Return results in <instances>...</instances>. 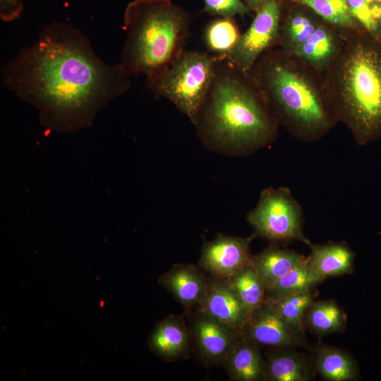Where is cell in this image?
I'll use <instances>...</instances> for the list:
<instances>
[{"mask_svg": "<svg viewBox=\"0 0 381 381\" xmlns=\"http://www.w3.org/2000/svg\"><path fill=\"white\" fill-rule=\"evenodd\" d=\"M373 1L381 5V0H372Z\"/></svg>", "mask_w": 381, "mask_h": 381, "instance_id": "32", "label": "cell"}, {"mask_svg": "<svg viewBox=\"0 0 381 381\" xmlns=\"http://www.w3.org/2000/svg\"><path fill=\"white\" fill-rule=\"evenodd\" d=\"M248 6L254 11H258L265 0H244Z\"/></svg>", "mask_w": 381, "mask_h": 381, "instance_id": "31", "label": "cell"}, {"mask_svg": "<svg viewBox=\"0 0 381 381\" xmlns=\"http://www.w3.org/2000/svg\"><path fill=\"white\" fill-rule=\"evenodd\" d=\"M252 239L253 236L217 235L202 246L199 267L210 276L229 279L250 264Z\"/></svg>", "mask_w": 381, "mask_h": 381, "instance_id": "11", "label": "cell"}, {"mask_svg": "<svg viewBox=\"0 0 381 381\" xmlns=\"http://www.w3.org/2000/svg\"><path fill=\"white\" fill-rule=\"evenodd\" d=\"M339 49L322 73L325 99L354 141L381 139V39L361 25L341 29Z\"/></svg>", "mask_w": 381, "mask_h": 381, "instance_id": "3", "label": "cell"}, {"mask_svg": "<svg viewBox=\"0 0 381 381\" xmlns=\"http://www.w3.org/2000/svg\"><path fill=\"white\" fill-rule=\"evenodd\" d=\"M380 39H381V37H380Z\"/></svg>", "mask_w": 381, "mask_h": 381, "instance_id": "33", "label": "cell"}, {"mask_svg": "<svg viewBox=\"0 0 381 381\" xmlns=\"http://www.w3.org/2000/svg\"><path fill=\"white\" fill-rule=\"evenodd\" d=\"M317 295L318 292L314 289L265 301L284 320L304 333L306 314Z\"/></svg>", "mask_w": 381, "mask_h": 381, "instance_id": "24", "label": "cell"}, {"mask_svg": "<svg viewBox=\"0 0 381 381\" xmlns=\"http://www.w3.org/2000/svg\"><path fill=\"white\" fill-rule=\"evenodd\" d=\"M191 344L189 328L185 320L181 316L174 314L158 322L147 339L150 351L167 362L188 358Z\"/></svg>", "mask_w": 381, "mask_h": 381, "instance_id": "13", "label": "cell"}, {"mask_svg": "<svg viewBox=\"0 0 381 381\" xmlns=\"http://www.w3.org/2000/svg\"><path fill=\"white\" fill-rule=\"evenodd\" d=\"M291 11L283 23L281 21L278 47L294 53L312 35L323 20L309 8L299 5Z\"/></svg>", "mask_w": 381, "mask_h": 381, "instance_id": "20", "label": "cell"}, {"mask_svg": "<svg viewBox=\"0 0 381 381\" xmlns=\"http://www.w3.org/2000/svg\"><path fill=\"white\" fill-rule=\"evenodd\" d=\"M313 363L315 371L327 381H352L358 378L355 360L335 347L320 346L315 350Z\"/></svg>", "mask_w": 381, "mask_h": 381, "instance_id": "21", "label": "cell"}, {"mask_svg": "<svg viewBox=\"0 0 381 381\" xmlns=\"http://www.w3.org/2000/svg\"><path fill=\"white\" fill-rule=\"evenodd\" d=\"M324 280L315 272L306 257L266 291L265 300H276L290 294L314 289Z\"/></svg>", "mask_w": 381, "mask_h": 381, "instance_id": "23", "label": "cell"}, {"mask_svg": "<svg viewBox=\"0 0 381 381\" xmlns=\"http://www.w3.org/2000/svg\"><path fill=\"white\" fill-rule=\"evenodd\" d=\"M226 279L250 312L265 302L266 289L250 264Z\"/></svg>", "mask_w": 381, "mask_h": 381, "instance_id": "25", "label": "cell"}, {"mask_svg": "<svg viewBox=\"0 0 381 381\" xmlns=\"http://www.w3.org/2000/svg\"><path fill=\"white\" fill-rule=\"evenodd\" d=\"M218 59V55L184 50L170 65L147 75V86L192 121L208 92Z\"/></svg>", "mask_w": 381, "mask_h": 381, "instance_id": "6", "label": "cell"}, {"mask_svg": "<svg viewBox=\"0 0 381 381\" xmlns=\"http://www.w3.org/2000/svg\"><path fill=\"white\" fill-rule=\"evenodd\" d=\"M265 381H310L315 369L313 360L295 349H272L265 353Z\"/></svg>", "mask_w": 381, "mask_h": 381, "instance_id": "16", "label": "cell"}, {"mask_svg": "<svg viewBox=\"0 0 381 381\" xmlns=\"http://www.w3.org/2000/svg\"><path fill=\"white\" fill-rule=\"evenodd\" d=\"M349 9L363 29L373 36L381 37V5L372 0H346Z\"/></svg>", "mask_w": 381, "mask_h": 381, "instance_id": "28", "label": "cell"}, {"mask_svg": "<svg viewBox=\"0 0 381 381\" xmlns=\"http://www.w3.org/2000/svg\"><path fill=\"white\" fill-rule=\"evenodd\" d=\"M222 365L231 380H265L266 359L260 347L242 334Z\"/></svg>", "mask_w": 381, "mask_h": 381, "instance_id": "17", "label": "cell"}, {"mask_svg": "<svg viewBox=\"0 0 381 381\" xmlns=\"http://www.w3.org/2000/svg\"><path fill=\"white\" fill-rule=\"evenodd\" d=\"M279 0H265L248 28L241 34L234 49L224 57L239 70L248 73L267 51L279 46L282 21Z\"/></svg>", "mask_w": 381, "mask_h": 381, "instance_id": "8", "label": "cell"}, {"mask_svg": "<svg viewBox=\"0 0 381 381\" xmlns=\"http://www.w3.org/2000/svg\"><path fill=\"white\" fill-rule=\"evenodd\" d=\"M248 73L279 124L295 138L315 142L337 124L324 95L321 74L297 56L272 48Z\"/></svg>", "mask_w": 381, "mask_h": 381, "instance_id": "4", "label": "cell"}, {"mask_svg": "<svg viewBox=\"0 0 381 381\" xmlns=\"http://www.w3.org/2000/svg\"><path fill=\"white\" fill-rule=\"evenodd\" d=\"M208 278L200 267L178 263L163 273L158 282L183 307L190 309L198 307L202 301Z\"/></svg>", "mask_w": 381, "mask_h": 381, "instance_id": "14", "label": "cell"}, {"mask_svg": "<svg viewBox=\"0 0 381 381\" xmlns=\"http://www.w3.org/2000/svg\"><path fill=\"white\" fill-rule=\"evenodd\" d=\"M188 328L197 353L210 365H222L241 336L238 331L200 309L189 315Z\"/></svg>", "mask_w": 381, "mask_h": 381, "instance_id": "9", "label": "cell"}, {"mask_svg": "<svg viewBox=\"0 0 381 381\" xmlns=\"http://www.w3.org/2000/svg\"><path fill=\"white\" fill-rule=\"evenodd\" d=\"M192 122L214 149L250 154L277 138L279 123L248 73L219 56L214 76Z\"/></svg>", "mask_w": 381, "mask_h": 381, "instance_id": "2", "label": "cell"}, {"mask_svg": "<svg viewBox=\"0 0 381 381\" xmlns=\"http://www.w3.org/2000/svg\"><path fill=\"white\" fill-rule=\"evenodd\" d=\"M4 85L34 106L42 123L70 132L92 124L99 111L126 93L131 76L109 64L77 28L54 22L1 70Z\"/></svg>", "mask_w": 381, "mask_h": 381, "instance_id": "1", "label": "cell"}, {"mask_svg": "<svg viewBox=\"0 0 381 381\" xmlns=\"http://www.w3.org/2000/svg\"><path fill=\"white\" fill-rule=\"evenodd\" d=\"M205 11L219 17L233 18L237 15H248L250 8L242 0H203Z\"/></svg>", "mask_w": 381, "mask_h": 381, "instance_id": "29", "label": "cell"}, {"mask_svg": "<svg viewBox=\"0 0 381 381\" xmlns=\"http://www.w3.org/2000/svg\"><path fill=\"white\" fill-rule=\"evenodd\" d=\"M241 334L260 347L271 349L306 345L304 333L284 320L265 301L250 312Z\"/></svg>", "mask_w": 381, "mask_h": 381, "instance_id": "10", "label": "cell"}, {"mask_svg": "<svg viewBox=\"0 0 381 381\" xmlns=\"http://www.w3.org/2000/svg\"><path fill=\"white\" fill-rule=\"evenodd\" d=\"M309 264L322 279L351 274L356 254L345 242H330L308 246Z\"/></svg>", "mask_w": 381, "mask_h": 381, "instance_id": "18", "label": "cell"}, {"mask_svg": "<svg viewBox=\"0 0 381 381\" xmlns=\"http://www.w3.org/2000/svg\"><path fill=\"white\" fill-rule=\"evenodd\" d=\"M190 22L171 0H133L124 11L126 35L119 63L131 76L168 66L185 50Z\"/></svg>", "mask_w": 381, "mask_h": 381, "instance_id": "5", "label": "cell"}, {"mask_svg": "<svg viewBox=\"0 0 381 381\" xmlns=\"http://www.w3.org/2000/svg\"><path fill=\"white\" fill-rule=\"evenodd\" d=\"M23 11L22 0H0V17L4 22L18 19Z\"/></svg>", "mask_w": 381, "mask_h": 381, "instance_id": "30", "label": "cell"}, {"mask_svg": "<svg viewBox=\"0 0 381 381\" xmlns=\"http://www.w3.org/2000/svg\"><path fill=\"white\" fill-rule=\"evenodd\" d=\"M247 221L258 236L273 244L295 241L311 243L303 234L302 207L287 187L262 190Z\"/></svg>", "mask_w": 381, "mask_h": 381, "instance_id": "7", "label": "cell"}, {"mask_svg": "<svg viewBox=\"0 0 381 381\" xmlns=\"http://www.w3.org/2000/svg\"><path fill=\"white\" fill-rule=\"evenodd\" d=\"M347 320L345 311L333 300L314 301L307 310L305 325L319 336L344 330Z\"/></svg>", "mask_w": 381, "mask_h": 381, "instance_id": "22", "label": "cell"}, {"mask_svg": "<svg viewBox=\"0 0 381 381\" xmlns=\"http://www.w3.org/2000/svg\"><path fill=\"white\" fill-rule=\"evenodd\" d=\"M341 29L322 21L293 54L322 75L335 57L341 44Z\"/></svg>", "mask_w": 381, "mask_h": 381, "instance_id": "15", "label": "cell"}, {"mask_svg": "<svg viewBox=\"0 0 381 381\" xmlns=\"http://www.w3.org/2000/svg\"><path fill=\"white\" fill-rule=\"evenodd\" d=\"M198 309L241 333L250 313L226 279L210 275L205 295Z\"/></svg>", "mask_w": 381, "mask_h": 381, "instance_id": "12", "label": "cell"}, {"mask_svg": "<svg viewBox=\"0 0 381 381\" xmlns=\"http://www.w3.org/2000/svg\"><path fill=\"white\" fill-rule=\"evenodd\" d=\"M306 258L294 250L282 248L272 244L252 255L250 265L255 269L267 291L289 270Z\"/></svg>", "mask_w": 381, "mask_h": 381, "instance_id": "19", "label": "cell"}, {"mask_svg": "<svg viewBox=\"0 0 381 381\" xmlns=\"http://www.w3.org/2000/svg\"><path fill=\"white\" fill-rule=\"evenodd\" d=\"M311 9L324 21L340 29L358 25L351 15L346 0H291Z\"/></svg>", "mask_w": 381, "mask_h": 381, "instance_id": "27", "label": "cell"}, {"mask_svg": "<svg viewBox=\"0 0 381 381\" xmlns=\"http://www.w3.org/2000/svg\"><path fill=\"white\" fill-rule=\"evenodd\" d=\"M240 35L232 18L220 17L207 25L204 31V41L210 51L224 56L236 46Z\"/></svg>", "mask_w": 381, "mask_h": 381, "instance_id": "26", "label": "cell"}]
</instances>
